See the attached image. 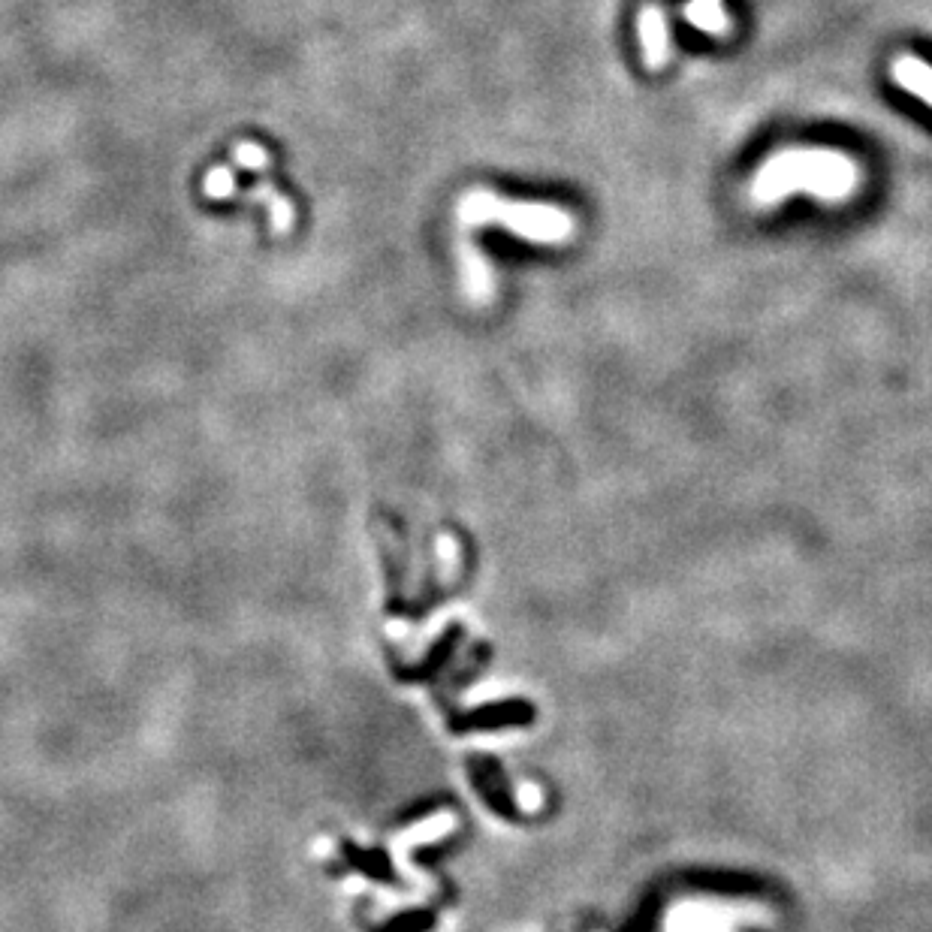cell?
Here are the masks:
<instances>
[{"label":"cell","instance_id":"obj_2","mask_svg":"<svg viewBox=\"0 0 932 932\" xmlns=\"http://www.w3.org/2000/svg\"><path fill=\"white\" fill-rule=\"evenodd\" d=\"M459 221L465 227H483V224H498L513 230L519 239L540 242V245H558L568 242L574 233V221L568 212L543 206V203H513V200H498L489 191H471L462 206H459Z\"/></svg>","mask_w":932,"mask_h":932},{"label":"cell","instance_id":"obj_3","mask_svg":"<svg viewBox=\"0 0 932 932\" xmlns=\"http://www.w3.org/2000/svg\"><path fill=\"white\" fill-rule=\"evenodd\" d=\"M640 43H643V61L649 70H661L670 58V43H667V22L661 16V10L646 7L640 13Z\"/></svg>","mask_w":932,"mask_h":932},{"label":"cell","instance_id":"obj_1","mask_svg":"<svg viewBox=\"0 0 932 932\" xmlns=\"http://www.w3.org/2000/svg\"><path fill=\"white\" fill-rule=\"evenodd\" d=\"M857 188V166L851 157L827 148H794L770 157L755 175L752 197L773 206L788 194L806 191L818 200H848Z\"/></svg>","mask_w":932,"mask_h":932},{"label":"cell","instance_id":"obj_9","mask_svg":"<svg viewBox=\"0 0 932 932\" xmlns=\"http://www.w3.org/2000/svg\"><path fill=\"white\" fill-rule=\"evenodd\" d=\"M233 157H236V163H239V166H245V169H266V166H269V154H266V148H263V145H254V142H242V145H236Z\"/></svg>","mask_w":932,"mask_h":932},{"label":"cell","instance_id":"obj_6","mask_svg":"<svg viewBox=\"0 0 932 932\" xmlns=\"http://www.w3.org/2000/svg\"><path fill=\"white\" fill-rule=\"evenodd\" d=\"M685 19L697 31H703V34L721 37V34L730 31V19L724 13V0H691V4L685 7Z\"/></svg>","mask_w":932,"mask_h":932},{"label":"cell","instance_id":"obj_5","mask_svg":"<svg viewBox=\"0 0 932 932\" xmlns=\"http://www.w3.org/2000/svg\"><path fill=\"white\" fill-rule=\"evenodd\" d=\"M893 79L914 97H920L926 106H932V67L914 55H902L893 64Z\"/></svg>","mask_w":932,"mask_h":932},{"label":"cell","instance_id":"obj_8","mask_svg":"<svg viewBox=\"0 0 932 932\" xmlns=\"http://www.w3.org/2000/svg\"><path fill=\"white\" fill-rule=\"evenodd\" d=\"M233 191H236L233 169L215 166V169L206 175V197H212V200H227V197H233Z\"/></svg>","mask_w":932,"mask_h":932},{"label":"cell","instance_id":"obj_4","mask_svg":"<svg viewBox=\"0 0 932 932\" xmlns=\"http://www.w3.org/2000/svg\"><path fill=\"white\" fill-rule=\"evenodd\" d=\"M462 284L468 299L486 302L492 296V272L486 257L474 245H462Z\"/></svg>","mask_w":932,"mask_h":932},{"label":"cell","instance_id":"obj_7","mask_svg":"<svg viewBox=\"0 0 932 932\" xmlns=\"http://www.w3.org/2000/svg\"><path fill=\"white\" fill-rule=\"evenodd\" d=\"M251 200H266L269 206H272V230H278V233H284V230H290V224H293V206L284 200V197H278L269 184H257V188L248 194Z\"/></svg>","mask_w":932,"mask_h":932}]
</instances>
